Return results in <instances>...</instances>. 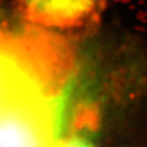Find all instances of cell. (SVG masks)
I'll return each mask as SVG.
<instances>
[{"mask_svg":"<svg viewBox=\"0 0 147 147\" xmlns=\"http://www.w3.org/2000/svg\"><path fill=\"white\" fill-rule=\"evenodd\" d=\"M76 76L75 51L58 33L0 26V147H58Z\"/></svg>","mask_w":147,"mask_h":147,"instance_id":"6da1fadb","label":"cell"},{"mask_svg":"<svg viewBox=\"0 0 147 147\" xmlns=\"http://www.w3.org/2000/svg\"><path fill=\"white\" fill-rule=\"evenodd\" d=\"M21 16L49 30L81 28L98 19L104 0H16Z\"/></svg>","mask_w":147,"mask_h":147,"instance_id":"7a4b0ae2","label":"cell"},{"mask_svg":"<svg viewBox=\"0 0 147 147\" xmlns=\"http://www.w3.org/2000/svg\"><path fill=\"white\" fill-rule=\"evenodd\" d=\"M58 147H95L94 144L82 134H71L69 136H63Z\"/></svg>","mask_w":147,"mask_h":147,"instance_id":"3957f363","label":"cell"}]
</instances>
